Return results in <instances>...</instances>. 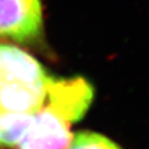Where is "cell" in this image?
Listing matches in <instances>:
<instances>
[{"label":"cell","instance_id":"obj_1","mask_svg":"<svg viewBox=\"0 0 149 149\" xmlns=\"http://www.w3.org/2000/svg\"><path fill=\"white\" fill-rule=\"evenodd\" d=\"M42 34L41 0H0V38L33 45Z\"/></svg>","mask_w":149,"mask_h":149},{"label":"cell","instance_id":"obj_2","mask_svg":"<svg viewBox=\"0 0 149 149\" xmlns=\"http://www.w3.org/2000/svg\"><path fill=\"white\" fill-rule=\"evenodd\" d=\"M70 126L62 113L45 103L33 114V122L15 149H67L73 136Z\"/></svg>","mask_w":149,"mask_h":149},{"label":"cell","instance_id":"obj_3","mask_svg":"<svg viewBox=\"0 0 149 149\" xmlns=\"http://www.w3.org/2000/svg\"><path fill=\"white\" fill-rule=\"evenodd\" d=\"M94 97L92 85L84 78L48 80L46 102L62 113L73 125L88 110Z\"/></svg>","mask_w":149,"mask_h":149},{"label":"cell","instance_id":"obj_4","mask_svg":"<svg viewBox=\"0 0 149 149\" xmlns=\"http://www.w3.org/2000/svg\"><path fill=\"white\" fill-rule=\"evenodd\" d=\"M48 80L32 55L15 46L0 44V82L46 84Z\"/></svg>","mask_w":149,"mask_h":149},{"label":"cell","instance_id":"obj_5","mask_svg":"<svg viewBox=\"0 0 149 149\" xmlns=\"http://www.w3.org/2000/svg\"><path fill=\"white\" fill-rule=\"evenodd\" d=\"M33 122V115L0 113V144L15 147L26 135Z\"/></svg>","mask_w":149,"mask_h":149},{"label":"cell","instance_id":"obj_6","mask_svg":"<svg viewBox=\"0 0 149 149\" xmlns=\"http://www.w3.org/2000/svg\"><path fill=\"white\" fill-rule=\"evenodd\" d=\"M67 149H122L110 139L94 133L80 132L72 136Z\"/></svg>","mask_w":149,"mask_h":149}]
</instances>
